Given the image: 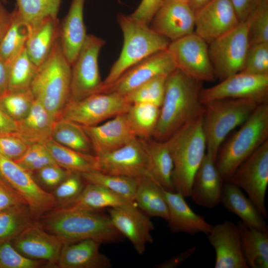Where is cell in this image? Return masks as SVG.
Returning a JSON list of instances; mask_svg holds the SVG:
<instances>
[{"mask_svg":"<svg viewBox=\"0 0 268 268\" xmlns=\"http://www.w3.org/2000/svg\"><path fill=\"white\" fill-rule=\"evenodd\" d=\"M202 84L177 68L168 75L154 139L166 140L185 124L203 115L204 106L200 100Z\"/></svg>","mask_w":268,"mask_h":268,"instance_id":"1","label":"cell"},{"mask_svg":"<svg viewBox=\"0 0 268 268\" xmlns=\"http://www.w3.org/2000/svg\"><path fill=\"white\" fill-rule=\"evenodd\" d=\"M37 223L63 244L86 239H93L101 244L122 240V235L114 226L109 215L96 211L57 207L43 214Z\"/></svg>","mask_w":268,"mask_h":268,"instance_id":"2","label":"cell"},{"mask_svg":"<svg viewBox=\"0 0 268 268\" xmlns=\"http://www.w3.org/2000/svg\"><path fill=\"white\" fill-rule=\"evenodd\" d=\"M165 141L173 162L174 190L185 198L190 197L195 174L206 153L202 115L185 124Z\"/></svg>","mask_w":268,"mask_h":268,"instance_id":"3","label":"cell"},{"mask_svg":"<svg viewBox=\"0 0 268 268\" xmlns=\"http://www.w3.org/2000/svg\"><path fill=\"white\" fill-rule=\"evenodd\" d=\"M71 66L65 56L60 38L49 55L38 67L30 90L35 100L39 102L55 121L70 97Z\"/></svg>","mask_w":268,"mask_h":268,"instance_id":"4","label":"cell"},{"mask_svg":"<svg viewBox=\"0 0 268 268\" xmlns=\"http://www.w3.org/2000/svg\"><path fill=\"white\" fill-rule=\"evenodd\" d=\"M117 21L123 34V46L119 57L103 81L101 91L134 65L154 53L167 49L170 42L153 30L149 25L130 15L119 14Z\"/></svg>","mask_w":268,"mask_h":268,"instance_id":"5","label":"cell"},{"mask_svg":"<svg viewBox=\"0 0 268 268\" xmlns=\"http://www.w3.org/2000/svg\"><path fill=\"white\" fill-rule=\"evenodd\" d=\"M268 104L259 105L240 129L219 150L215 166L224 182L268 139Z\"/></svg>","mask_w":268,"mask_h":268,"instance_id":"6","label":"cell"},{"mask_svg":"<svg viewBox=\"0 0 268 268\" xmlns=\"http://www.w3.org/2000/svg\"><path fill=\"white\" fill-rule=\"evenodd\" d=\"M203 105L206 153L215 161L220 145L228 134L242 125L259 104L249 99H223Z\"/></svg>","mask_w":268,"mask_h":268,"instance_id":"7","label":"cell"},{"mask_svg":"<svg viewBox=\"0 0 268 268\" xmlns=\"http://www.w3.org/2000/svg\"><path fill=\"white\" fill-rule=\"evenodd\" d=\"M250 46L247 20L208 44V54L216 78L220 81L240 72Z\"/></svg>","mask_w":268,"mask_h":268,"instance_id":"8","label":"cell"},{"mask_svg":"<svg viewBox=\"0 0 268 268\" xmlns=\"http://www.w3.org/2000/svg\"><path fill=\"white\" fill-rule=\"evenodd\" d=\"M131 105L123 95L114 92H98L79 101L68 100L60 119L83 127L93 126L127 112Z\"/></svg>","mask_w":268,"mask_h":268,"instance_id":"9","label":"cell"},{"mask_svg":"<svg viewBox=\"0 0 268 268\" xmlns=\"http://www.w3.org/2000/svg\"><path fill=\"white\" fill-rule=\"evenodd\" d=\"M105 41L87 35L75 61L71 66L69 100L77 101L100 92L103 85L98 65L100 51Z\"/></svg>","mask_w":268,"mask_h":268,"instance_id":"10","label":"cell"},{"mask_svg":"<svg viewBox=\"0 0 268 268\" xmlns=\"http://www.w3.org/2000/svg\"><path fill=\"white\" fill-rule=\"evenodd\" d=\"M32 174L15 161L0 154V178L25 201L35 220L57 207L52 193L43 189Z\"/></svg>","mask_w":268,"mask_h":268,"instance_id":"11","label":"cell"},{"mask_svg":"<svg viewBox=\"0 0 268 268\" xmlns=\"http://www.w3.org/2000/svg\"><path fill=\"white\" fill-rule=\"evenodd\" d=\"M227 182L243 189L262 215L267 217L265 200L268 186V139L236 169Z\"/></svg>","mask_w":268,"mask_h":268,"instance_id":"12","label":"cell"},{"mask_svg":"<svg viewBox=\"0 0 268 268\" xmlns=\"http://www.w3.org/2000/svg\"><path fill=\"white\" fill-rule=\"evenodd\" d=\"M167 49L176 68L188 76L202 82H212L216 78L209 56L208 44L195 32L171 41Z\"/></svg>","mask_w":268,"mask_h":268,"instance_id":"13","label":"cell"},{"mask_svg":"<svg viewBox=\"0 0 268 268\" xmlns=\"http://www.w3.org/2000/svg\"><path fill=\"white\" fill-rule=\"evenodd\" d=\"M223 99H249L258 104L268 102V75H257L239 72L200 94L201 104Z\"/></svg>","mask_w":268,"mask_h":268,"instance_id":"14","label":"cell"},{"mask_svg":"<svg viewBox=\"0 0 268 268\" xmlns=\"http://www.w3.org/2000/svg\"><path fill=\"white\" fill-rule=\"evenodd\" d=\"M97 157L98 171L102 173L135 178L150 176L144 142L138 137L118 149Z\"/></svg>","mask_w":268,"mask_h":268,"instance_id":"15","label":"cell"},{"mask_svg":"<svg viewBox=\"0 0 268 268\" xmlns=\"http://www.w3.org/2000/svg\"><path fill=\"white\" fill-rule=\"evenodd\" d=\"M176 69L173 59L166 49L154 53L134 65L100 92H114L123 96L149 80L169 75Z\"/></svg>","mask_w":268,"mask_h":268,"instance_id":"16","label":"cell"},{"mask_svg":"<svg viewBox=\"0 0 268 268\" xmlns=\"http://www.w3.org/2000/svg\"><path fill=\"white\" fill-rule=\"evenodd\" d=\"M240 22L230 0H211L195 11L194 32L208 44Z\"/></svg>","mask_w":268,"mask_h":268,"instance_id":"17","label":"cell"},{"mask_svg":"<svg viewBox=\"0 0 268 268\" xmlns=\"http://www.w3.org/2000/svg\"><path fill=\"white\" fill-rule=\"evenodd\" d=\"M108 212L116 229L131 241L138 254H143L147 243L153 242L151 232L154 226L150 219L134 203L111 207Z\"/></svg>","mask_w":268,"mask_h":268,"instance_id":"18","label":"cell"},{"mask_svg":"<svg viewBox=\"0 0 268 268\" xmlns=\"http://www.w3.org/2000/svg\"><path fill=\"white\" fill-rule=\"evenodd\" d=\"M207 235L215 253V268H249L236 224L226 220L212 225Z\"/></svg>","mask_w":268,"mask_h":268,"instance_id":"19","label":"cell"},{"mask_svg":"<svg viewBox=\"0 0 268 268\" xmlns=\"http://www.w3.org/2000/svg\"><path fill=\"white\" fill-rule=\"evenodd\" d=\"M149 27L171 41L195 31V12L188 3H162L153 17Z\"/></svg>","mask_w":268,"mask_h":268,"instance_id":"20","label":"cell"},{"mask_svg":"<svg viewBox=\"0 0 268 268\" xmlns=\"http://www.w3.org/2000/svg\"><path fill=\"white\" fill-rule=\"evenodd\" d=\"M15 249L23 256L57 266L63 244L56 236L40 227L37 222L24 230L11 241Z\"/></svg>","mask_w":268,"mask_h":268,"instance_id":"21","label":"cell"},{"mask_svg":"<svg viewBox=\"0 0 268 268\" xmlns=\"http://www.w3.org/2000/svg\"><path fill=\"white\" fill-rule=\"evenodd\" d=\"M126 113L118 115L102 124L82 126L91 141L94 155L100 156L110 152L137 138Z\"/></svg>","mask_w":268,"mask_h":268,"instance_id":"22","label":"cell"},{"mask_svg":"<svg viewBox=\"0 0 268 268\" xmlns=\"http://www.w3.org/2000/svg\"><path fill=\"white\" fill-rule=\"evenodd\" d=\"M223 182L215 161L205 153L195 174L190 197L198 205L207 208H214L221 202Z\"/></svg>","mask_w":268,"mask_h":268,"instance_id":"23","label":"cell"},{"mask_svg":"<svg viewBox=\"0 0 268 268\" xmlns=\"http://www.w3.org/2000/svg\"><path fill=\"white\" fill-rule=\"evenodd\" d=\"M164 193L168 208L167 221L172 232L192 235L199 233L208 234L212 225L203 216L196 213L191 209L182 194L164 189Z\"/></svg>","mask_w":268,"mask_h":268,"instance_id":"24","label":"cell"},{"mask_svg":"<svg viewBox=\"0 0 268 268\" xmlns=\"http://www.w3.org/2000/svg\"><path fill=\"white\" fill-rule=\"evenodd\" d=\"M101 243L93 239L63 244L57 266L60 268H110L111 260L99 251Z\"/></svg>","mask_w":268,"mask_h":268,"instance_id":"25","label":"cell"},{"mask_svg":"<svg viewBox=\"0 0 268 268\" xmlns=\"http://www.w3.org/2000/svg\"><path fill=\"white\" fill-rule=\"evenodd\" d=\"M84 2L85 0H72L68 12L60 25L61 47L71 66L87 36L83 20Z\"/></svg>","mask_w":268,"mask_h":268,"instance_id":"26","label":"cell"},{"mask_svg":"<svg viewBox=\"0 0 268 268\" xmlns=\"http://www.w3.org/2000/svg\"><path fill=\"white\" fill-rule=\"evenodd\" d=\"M60 24L58 17L46 18L29 28L26 43L27 53L37 67L46 60L60 38Z\"/></svg>","mask_w":268,"mask_h":268,"instance_id":"27","label":"cell"},{"mask_svg":"<svg viewBox=\"0 0 268 268\" xmlns=\"http://www.w3.org/2000/svg\"><path fill=\"white\" fill-rule=\"evenodd\" d=\"M220 203L226 209L237 215L247 226L268 230L265 217L236 185L229 182H224Z\"/></svg>","mask_w":268,"mask_h":268,"instance_id":"28","label":"cell"},{"mask_svg":"<svg viewBox=\"0 0 268 268\" xmlns=\"http://www.w3.org/2000/svg\"><path fill=\"white\" fill-rule=\"evenodd\" d=\"M55 121L47 109L35 100L27 115L16 122V132L30 144H44L51 138Z\"/></svg>","mask_w":268,"mask_h":268,"instance_id":"29","label":"cell"},{"mask_svg":"<svg viewBox=\"0 0 268 268\" xmlns=\"http://www.w3.org/2000/svg\"><path fill=\"white\" fill-rule=\"evenodd\" d=\"M143 140L148 158L150 177L165 190L175 192L172 179L173 162L166 141L150 138Z\"/></svg>","mask_w":268,"mask_h":268,"instance_id":"30","label":"cell"},{"mask_svg":"<svg viewBox=\"0 0 268 268\" xmlns=\"http://www.w3.org/2000/svg\"><path fill=\"white\" fill-rule=\"evenodd\" d=\"M244 258L252 268H268V231L251 228L240 220L236 224Z\"/></svg>","mask_w":268,"mask_h":268,"instance_id":"31","label":"cell"},{"mask_svg":"<svg viewBox=\"0 0 268 268\" xmlns=\"http://www.w3.org/2000/svg\"><path fill=\"white\" fill-rule=\"evenodd\" d=\"M134 202L150 216L168 220V205L164 189L150 176L137 178Z\"/></svg>","mask_w":268,"mask_h":268,"instance_id":"32","label":"cell"},{"mask_svg":"<svg viewBox=\"0 0 268 268\" xmlns=\"http://www.w3.org/2000/svg\"><path fill=\"white\" fill-rule=\"evenodd\" d=\"M131 203H134L102 186L86 183L77 198L64 207L82 211H96L105 207H115Z\"/></svg>","mask_w":268,"mask_h":268,"instance_id":"33","label":"cell"},{"mask_svg":"<svg viewBox=\"0 0 268 268\" xmlns=\"http://www.w3.org/2000/svg\"><path fill=\"white\" fill-rule=\"evenodd\" d=\"M44 145L57 164L71 172L80 174L98 171L97 156L62 145L52 138Z\"/></svg>","mask_w":268,"mask_h":268,"instance_id":"34","label":"cell"},{"mask_svg":"<svg viewBox=\"0 0 268 268\" xmlns=\"http://www.w3.org/2000/svg\"><path fill=\"white\" fill-rule=\"evenodd\" d=\"M51 138L74 150L89 154L93 153L91 141L82 126L70 120L61 118L56 121Z\"/></svg>","mask_w":268,"mask_h":268,"instance_id":"35","label":"cell"},{"mask_svg":"<svg viewBox=\"0 0 268 268\" xmlns=\"http://www.w3.org/2000/svg\"><path fill=\"white\" fill-rule=\"evenodd\" d=\"M36 222L26 204L17 205L0 212V244L11 242Z\"/></svg>","mask_w":268,"mask_h":268,"instance_id":"36","label":"cell"},{"mask_svg":"<svg viewBox=\"0 0 268 268\" xmlns=\"http://www.w3.org/2000/svg\"><path fill=\"white\" fill-rule=\"evenodd\" d=\"M160 114V107L150 103L132 104L126 115L137 137L148 139L152 137Z\"/></svg>","mask_w":268,"mask_h":268,"instance_id":"37","label":"cell"},{"mask_svg":"<svg viewBox=\"0 0 268 268\" xmlns=\"http://www.w3.org/2000/svg\"><path fill=\"white\" fill-rule=\"evenodd\" d=\"M11 23L0 43V58L9 63L25 47L29 28L14 9Z\"/></svg>","mask_w":268,"mask_h":268,"instance_id":"38","label":"cell"},{"mask_svg":"<svg viewBox=\"0 0 268 268\" xmlns=\"http://www.w3.org/2000/svg\"><path fill=\"white\" fill-rule=\"evenodd\" d=\"M81 175L86 183L102 186L135 203L137 178L108 174L98 171L83 173Z\"/></svg>","mask_w":268,"mask_h":268,"instance_id":"39","label":"cell"},{"mask_svg":"<svg viewBox=\"0 0 268 268\" xmlns=\"http://www.w3.org/2000/svg\"><path fill=\"white\" fill-rule=\"evenodd\" d=\"M14 9L31 28L49 17H58L62 0H16Z\"/></svg>","mask_w":268,"mask_h":268,"instance_id":"40","label":"cell"},{"mask_svg":"<svg viewBox=\"0 0 268 268\" xmlns=\"http://www.w3.org/2000/svg\"><path fill=\"white\" fill-rule=\"evenodd\" d=\"M38 68L30 59L26 47L24 48L9 63L8 91H21L30 89Z\"/></svg>","mask_w":268,"mask_h":268,"instance_id":"41","label":"cell"},{"mask_svg":"<svg viewBox=\"0 0 268 268\" xmlns=\"http://www.w3.org/2000/svg\"><path fill=\"white\" fill-rule=\"evenodd\" d=\"M34 101L30 89L21 91H7L0 96V108L17 122L27 115Z\"/></svg>","mask_w":268,"mask_h":268,"instance_id":"42","label":"cell"},{"mask_svg":"<svg viewBox=\"0 0 268 268\" xmlns=\"http://www.w3.org/2000/svg\"><path fill=\"white\" fill-rule=\"evenodd\" d=\"M168 75H161L149 80L125 95V98L131 104L146 102L160 107L164 98Z\"/></svg>","mask_w":268,"mask_h":268,"instance_id":"43","label":"cell"},{"mask_svg":"<svg viewBox=\"0 0 268 268\" xmlns=\"http://www.w3.org/2000/svg\"><path fill=\"white\" fill-rule=\"evenodd\" d=\"M246 20L250 46L268 43V0H262Z\"/></svg>","mask_w":268,"mask_h":268,"instance_id":"44","label":"cell"},{"mask_svg":"<svg viewBox=\"0 0 268 268\" xmlns=\"http://www.w3.org/2000/svg\"><path fill=\"white\" fill-rule=\"evenodd\" d=\"M84 183L80 173L70 172L52 193L57 207H65L74 201L83 190Z\"/></svg>","mask_w":268,"mask_h":268,"instance_id":"45","label":"cell"},{"mask_svg":"<svg viewBox=\"0 0 268 268\" xmlns=\"http://www.w3.org/2000/svg\"><path fill=\"white\" fill-rule=\"evenodd\" d=\"M48 266L44 261L28 258L18 252L11 242L0 244V268H38Z\"/></svg>","mask_w":268,"mask_h":268,"instance_id":"46","label":"cell"},{"mask_svg":"<svg viewBox=\"0 0 268 268\" xmlns=\"http://www.w3.org/2000/svg\"><path fill=\"white\" fill-rule=\"evenodd\" d=\"M240 72L257 75H268V43L249 46Z\"/></svg>","mask_w":268,"mask_h":268,"instance_id":"47","label":"cell"},{"mask_svg":"<svg viewBox=\"0 0 268 268\" xmlns=\"http://www.w3.org/2000/svg\"><path fill=\"white\" fill-rule=\"evenodd\" d=\"M15 161L32 174L45 166L56 164L45 145L41 144H30L23 155Z\"/></svg>","mask_w":268,"mask_h":268,"instance_id":"48","label":"cell"},{"mask_svg":"<svg viewBox=\"0 0 268 268\" xmlns=\"http://www.w3.org/2000/svg\"><path fill=\"white\" fill-rule=\"evenodd\" d=\"M30 145L17 132L0 134V154L10 159L20 158Z\"/></svg>","mask_w":268,"mask_h":268,"instance_id":"49","label":"cell"},{"mask_svg":"<svg viewBox=\"0 0 268 268\" xmlns=\"http://www.w3.org/2000/svg\"><path fill=\"white\" fill-rule=\"evenodd\" d=\"M70 172L54 164L45 166L36 172L38 180L43 186L55 189Z\"/></svg>","mask_w":268,"mask_h":268,"instance_id":"50","label":"cell"},{"mask_svg":"<svg viewBox=\"0 0 268 268\" xmlns=\"http://www.w3.org/2000/svg\"><path fill=\"white\" fill-rule=\"evenodd\" d=\"M162 3V0H141L134 12L129 15L137 21L149 25Z\"/></svg>","mask_w":268,"mask_h":268,"instance_id":"51","label":"cell"},{"mask_svg":"<svg viewBox=\"0 0 268 268\" xmlns=\"http://www.w3.org/2000/svg\"><path fill=\"white\" fill-rule=\"evenodd\" d=\"M21 204H27V203L16 191L0 178V212Z\"/></svg>","mask_w":268,"mask_h":268,"instance_id":"52","label":"cell"},{"mask_svg":"<svg viewBox=\"0 0 268 268\" xmlns=\"http://www.w3.org/2000/svg\"><path fill=\"white\" fill-rule=\"evenodd\" d=\"M262 0H230L240 21L246 20Z\"/></svg>","mask_w":268,"mask_h":268,"instance_id":"53","label":"cell"},{"mask_svg":"<svg viewBox=\"0 0 268 268\" xmlns=\"http://www.w3.org/2000/svg\"><path fill=\"white\" fill-rule=\"evenodd\" d=\"M197 248L193 247L179 254L156 266L157 268H176L184 262L196 252Z\"/></svg>","mask_w":268,"mask_h":268,"instance_id":"54","label":"cell"},{"mask_svg":"<svg viewBox=\"0 0 268 268\" xmlns=\"http://www.w3.org/2000/svg\"><path fill=\"white\" fill-rule=\"evenodd\" d=\"M0 0V43L11 21V13L9 12Z\"/></svg>","mask_w":268,"mask_h":268,"instance_id":"55","label":"cell"},{"mask_svg":"<svg viewBox=\"0 0 268 268\" xmlns=\"http://www.w3.org/2000/svg\"><path fill=\"white\" fill-rule=\"evenodd\" d=\"M16 122L0 108V134L16 132Z\"/></svg>","mask_w":268,"mask_h":268,"instance_id":"56","label":"cell"},{"mask_svg":"<svg viewBox=\"0 0 268 268\" xmlns=\"http://www.w3.org/2000/svg\"><path fill=\"white\" fill-rule=\"evenodd\" d=\"M9 63L0 58V96L8 91Z\"/></svg>","mask_w":268,"mask_h":268,"instance_id":"57","label":"cell"},{"mask_svg":"<svg viewBox=\"0 0 268 268\" xmlns=\"http://www.w3.org/2000/svg\"><path fill=\"white\" fill-rule=\"evenodd\" d=\"M211 0H189L188 4L195 12Z\"/></svg>","mask_w":268,"mask_h":268,"instance_id":"58","label":"cell"},{"mask_svg":"<svg viewBox=\"0 0 268 268\" xmlns=\"http://www.w3.org/2000/svg\"><path fill=\"white\" fill-rule=\"evenodd\" d=\"M188 1H189V0H162V3L171 2H181L188 3Z\"/></svg>","mask_w":268,"mask_h":268,"instance_id":"59","label":"cell"},{"mask_svg":"<svg viewBox=\"0 0 268 268\" xmlns=\"http://www.w3.org/2000/svg\"><path fill=\"white\" fill-rule=\"evenodd\" d=\"M2 3H6L7 2V0H0Z\"/></svg>","mask_w":268,"mask_h":268,"instance_id":"60","label":"cell"},{"mask_svg":"<svg viewBox=\"0 0 268 268\" xmlns=\"http://www.w3.org/2000/svg\"><path fill=\"white\" fill-rule=\"evenodd\" d=\"M120 1V0H118Z\"/></svg>","mask_w":268,"mask_h":268,"instance_id":"61","label":"cell"}]
</instances>
